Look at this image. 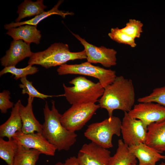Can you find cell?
<instances>
[{"mask_svg":"<svg viewBox=\"0 0 165 165\" xmlns=\"http://www.w3.org/2000/svg\"><path fill=\"white\" fill-rule=\"evenodd\" d=\"M10 93L8 90H4L0 93V110L2 113H6L7 110L13 108L14 103L10 101Z\"/></svg>","mask_w":165,"mask_h":165,"instance_id":"cell-29","label":"cell"},{"mask_svg":"<svg viewBox=\"0 0 165 165\" xmlns=\"http://www.w3.org/2000/svg\"><path fill=\"white\" fill-rule=\"evenodd\" d=\"M73 86L63 87L64 93L63 95L71 104L95 103L103 94L104 88L99 82L95 83L84 77L79 76L69 82Z\"/></svg>","mask_w":165,"mask_h":165,"instance_id":"cell-4","label":"cell"},{"mask_svg":"<svg viewBox=\"0 0 165 165\" xmlns=\"http://www.w3.org/2000/svg\"><path fill=\"white\" fill-rule=\"evenodd\" d=\"M38 71V68L36 66L28 65L23 68H17L15 66L5 67L0 72V76L7 73L11 74L14 75V79L17 80L20 78L26 77L28 75L35 74Z\"/></svg>","mask_w":165,"mask_h":165,"instance_id":"cell-24","label":"cell"},{"mask_svg":"<svg viewBox=\"0 0 165 165\" xmlns=\"http://www.w3.org/2000/svg\"><path fill=\"white\" fill-rule=\"evenodd\" d=\"M19 147L18 143L12 139L5 141L0 138V157L8 165H13Z\"/></svg>","mask_w":165,"mask_h":165,"instance_id":"cell-23","label":"cell"},{"mask_svg":"<svg viewBox=\"0 0 165 165\" xmlns=\"http://www.w3.org/2000/svg\"><path fill=\"white\" fill-rule=\"evenodd\" d=\"M13 139L20 145L27 148L36 150L41 154L47 156H54L57 150L56 147L40 133L25 134L22 131H18L13 136Z\"/></svg>","mask_w":165,"mask_h":165,"instance_id":"cell-12","label":"cell"},{"mask_svg":"<svg viewBox=\"0 0 165 165\" xmlns=\"http://www.w3.org/2000/svg\"><path fill=\"white\" fill-rule=\"evenodd\" d=\"M30 45L21 40H13L6 55L0 59L2 65L5 67L15 66L24 58L30 57L33 53Z\"/></svg>","mask_w":165,"mask_h":165,"instance_id":"cell-13","label":"cell"},{"mask_svg":"<svg viewBox=\"0 0 165 165\" xmlns=\"http://www.w3.org/2000/svg\"><path fill=\"white\" fill-rule=\"evenodd\" d=\"M158 165H165V161L164 162H162Z\"/></svg>","mask_w":165,"mask_h":165,"instance_id":"cell-32","label":"cell"},{"mask_svg":"<svg viewBox=\"0 0 165 165\" xmlns=\"http://www.w3.org/2000/svg\"><path fill=\"white\" fill-rule=\"evenodd\" d=\"M138 101L139 103L156 102L165 107V86L155 88L149 94L138 98Z\"/></svg>","mask_w":165,"mask_h":165,"instance_id":"cell-25","label":"cell"},{"mask_svg":"<svg viewBox=\"0 0 165 165\" xmlns=\"http://www.w3.org/2000/svg\"><path fill=\"white\" fill-rule=\"evenodd\" d=\"M147 127L140 120L132 117L124 112L122 121L121 133L124 143L129 147L145 143Z\"/></svg>","mask_w":165,"mask_h":165,"instance_id":"cell-8","label":"cell"},{"mask_svg":"<svg viewBox=\"0 0 165 165\" xmlns=\"http://www.w3.org/2000/svg\"><path fill=\"white\" fill-rule=\"evenodd\" d=\"M6 34L11 36L13 40H21L29 45L31 43L39 44L42 36L41 31L36 27L28 24L11 28Z\"/></svg>","mask_w":165,"mask_h":165,"instance_id":"cell-18","label":"cell"},{"mask_svg":"<svg viewBox=\"0 0 165 165\" xmlns=\"http://www.w3.org/2000/svg\"><path fill=\"white\" fill-rule=\"evenodd\" d=\"M54 165H64V163H62L61 162H58Z\"/></svg>","mask_w":165,"mask_h":165,"instance_id":"cell-31","label":"cell"},{"mask_svg":"<svg viewBox=\"0 0 165 165\" xmlns=\"http://www.w3.org/2000/svg\"><path fill=\"white\" fill-rule=\"evenodd\" d=\"M34 98L29 96L26 106L20 103L19 112L22 123V131L25 134L35 133L42 134V125L35 118L33 110Z\"/></svg>","mask_w":165,"mask_h":165,"instance_id":"cell-14","label":"cell"},{"mask_svg":"<svg viewBox=\"0 0 165 165\" xmlns=\"http://www.w3.org/2000/svg\"><path fill=\"white\" fill-rule=\"evenodd\" d=\"M129 148L138 160V165H156L161 160H165V155L144 143L129 147Z\"/></svg>","mask_w":165,"mask_h":165,"instance_id":"cell-16","label":"cell"},{"mask_svg":"<svg viewBox=\"0 0 165 165\" xmlns=\"http://www.w3.org/2000/svg\"><path fill=\"white\" fill-rule=\"evenodd\" d=\"M116 153L111 156L108 165H130L137 164L136 157L130 151L129 147L122 139L118 140Z\"/></svg>","mask_w":165,"mask_h":165,"instance_id":"cell-20","label":"cell"},{"mask_svg":"<svg viewBox=\"0 0 165 165\" xmlns=\"http://www.w3.org/2000/svg\"><path fill=\"white\" fill-rule=\"evenodd\" d=\"M63 2V0H60L51 9L46 12L44 11L39 15L35 16L31 19L25 21L19 22H13L6 24L4 25V27L5 29L8 30L12 28L26 24L31 25L37 27V24L40 21L52 15L55 14L59 15L64 18L67 15H73L74 13L72 12L59 10L58 8L59 6Z\"/></svg>","mask_w":165,"mask_h":165,"instance_id":"cell-19","label":"cell"},{"mask_svg":"<svg viewBox=\"0 0 165 165\" xmlns=\"http://www.w3.org/2000/svg\"><path fill=\"white\" fill-rule=\"evenodd\" d=\"M29 58L28 65H39L47 69L60 66L70 61L86 59V56L84 50L72 52L68 44L59 42L52 44L43 51L33 53Z\"/></svg>","mask_w":165,"mask_h":165,"instance_id":"cell-3","label":"cell"},{"mask_svg":"<svg viewBox=\"0 0 165 165\" xmlns=\"http://www.w3.org/2000/svg\"><path fill=\"white\" fill-rule=\"evenodd\" d=\"M100 108L93 103L73 105L61 115V123L67 130L75 132L81 130Z\"/></svg>","mask_w":165,"mask_h":165,"instance_id":"cell-7","label":"cell"},{"mask_svg":"<svg viewBox=\"0 0 165 165\" xmlns=\"http://www.w3.org/2000/svg\"><path fill=\"white\" fill-rule=\"evenodd\" d=\"M72 34L84 46L87 62L91 63H100L106 68L116 64L117 52L115 50L104 46H96L89 43L79 35Z\"/></svg>","mask_w":165,"mask_h":165,"instance_id":"cell-9","label":"cell"},{"mask_svg":"<svg viewBox=\"0 0 165 165\" xmlns=\"http://www.w3.org/2000/svg\"><path fill=\"white\" fill-rule=\"evenodd\" d=\"M108 35L112 39L118 43L128 45L132 48L137 45L135 39L126 35L118 27L112 28Z\"/></svg>","mask_w":165,"mask_h":165,"instance_id":"cell-27","label":"cell"},{"mask_svg":"<svg viewBox=\"0 0 165 165\" xmlns=\"http://www.w3.org/2000/svg\"><path fill=\"white\" fill-rule=\"evenodd\" d=\"M18 145L13 165H36L41 153L36 150Z\"/></svg>","mask_w":165,"mask_h":165,"instance_id":"cell-22","label":"cell"},{"mask_svg":"<svg viewBox=\"0 0 165 165\" xmlns=\"http://www.w3.org/2000/svg\"><path fill=\"white\" fill-rule=\"evenodd\" d=\"M47 6L43 4V0H37L33 2L25 0L18 7L17 11L18 16L16 22H19L23 19L39 15L44 12Z\"/></svg>","mask_w":165,"mask_h":165,"instance_id":"cell-21","label":"cell"},{"mask_svg":"<svg viewBox=\"0 0 165 165\" xmlns=\"http://www.w3.org/2000/svg\"><path fill=\"white\" fill-rule=\"evenodd\" d=\"M57 71L59 75L79 74L96 78L104 89L112 84L117 77L115 71L94 66L87 61L79 64H64L60 66Z\"/></svg>","mask_w":165,"mask_h":165,"instance_id":"cell-6","label":"cell"},{"mask_svg":"<svg viewBox=\"0 0 165 165\" xmlns=\"http://www.w3.org/2000/svg\"><path fill=\"white\" fill-rule=\"evenodd\" d=\"M64 164V165H79L77 157L75 156L67 158Z\"/></svg>","mask_w":165,"mask_h":165,"instance_id":"cell-30","label":"cell"},{"mask_svg":"<svg viewBox=\"0 0 165 165\" xmlns=\"http://www.w3.org/2000/svg\"><path fill=\"white\" fill-rule=\"evenodd\" d=\"M121 124L122 121L118 117L109 116L102 121L88 126L84 135L92 142L108 149L113 147V136L120 135Z\"/></svg>","mask_w":165,"mask_h":165,"instance_id":"cell-5","label":"cell"},{"mask_svg":"<svg viewBox=\"0 0 165 165\" xmlns=\"http://www.w3.org/2000/svg\"><path fill=\"white\" fill-rule=\"evenodd\" d=\"M20 80L21 84H20L19 86L22 89V94H27L31 97H37L43 100L53 96L39 92L33 86L32 82L28 80L26 77L21 78Z\"/></svg>","mask_w":165,"mask_h":165,"instance_id":"cell-26","label":"cell"},{"mask_svg":"<svg viewBox=\"0 0 165 165\" xmlns=\"http://www.w3.org/2000/svg\"><path fill=\"white\" fill-rule=\"evenodd\" d=\"M143 24L139 20L130 19L125 26L121 28L122 31L128 36L135 39L139 38L142 32Z\"/></svg>","mask_w":165,"mask_h":165,"instance_id":"cell-28","label":"cell"},{"mask_svg":"<svg viewBox=\"0 0 165 165\" xmlns=\"http://www.w3.org/2000/svg\"><path fill=\"white\" fill-rule=\"evenodd\" d=\"M21 101L19 100L12 108L10 117L7 120L0 126V137H6L8 140L13 139L18 131H22V123L19 108Z\"/></svg>","mask_w":165,"mask_h":165,"instance_id":"cell-17","label":"cell"},{"mask_svg":"<svg viewBox=\"0 0 165 165\" xmlns=\"http://www.w3.org/2000/svg\"><path fill=\"white\" fill-rule=\"evenodd\" d=\"M128 113L132 117L141 120L147 127L152 123L165 119V107L154 102L139 103Z\"/></svg>","mask_w":165,"mask_h":165,"instance_id":"cell-10","label":"cell"},{"mask_svg":"<svg viewBox=\"0 0 165 165\" xmlns=\"http://www.w3.org/2000/svg\"><path fill=\"white\" fill-rule=\"evenodd\" d=\"M130 165H137V164H131Z\"/></svg>","mask_w":165,"mask_h":165,"instance_id":"cell-33","label":"cell"},{"mask_svg":"<svg viewBox=\"0 0 165 165\" xmlns=\"http://www.w3.org/2000/svg\"></svg>","mask_w":165,"mask_h":165,"instance_id":"cell-34","label":"cell"},{"mask_svg":"<svg viewBox=\"0 0 165 165\" xmlns=\"http://www.w3.org/2000/svg\"><path fill=\"white\" fill-rule=\"evenodd\" d=\"M145 143L160 153L165 152V119L148 126Z\"/></svg>","mask_w":165,"mask_h":165,"instance_id":"cell-15","label":"cell"},{"mask_svg":"<svg viewBox=\"0 0 165 165\" xmlns=\"http://www.w3.org/2000/svg\"><path fill=\"white\" fill-rule=\"evenodd\" d=\"M110 154L108 149L91 142L82 146L77 158L79 165H108Z\"/></svg>","mask_w":165,"mask_h":165,"instance_id":"cell-11","label":"cell"},{"mask_svg":"<svg viewBox=\"0 0 165 165\" xmlns=\"http://www.w3.org/2000/svg\"><path fill=\"white\" fill-rule=\"evenodd\" d=\"M99 101L100 108L105 109L109 116L114 110L128 112L135 101V94L132 80L123 76L116 77L114 81L104 89Z\"/></svg>","mask_w":165,"mask_h":165,"instance_id":"cell-1","label":"cell"},{"mask_svg":"<svg viewBox=\"0 0 165 165\" xmlns=\"http://www.w3.org/2000/svg\"><path fill=\"white\" fill-rule=\"evenodd\" d=\"M51 103V109L47 101L43 109L44 122L42 134L58 151H68L75 142L77 135L63 126L60 120L62 115L56 108L55 101L52 100Z\"/></svg>","mask_w":165,"mask_h":165,"instance_id":"cell-2","label":"cell"}]
</instances>
